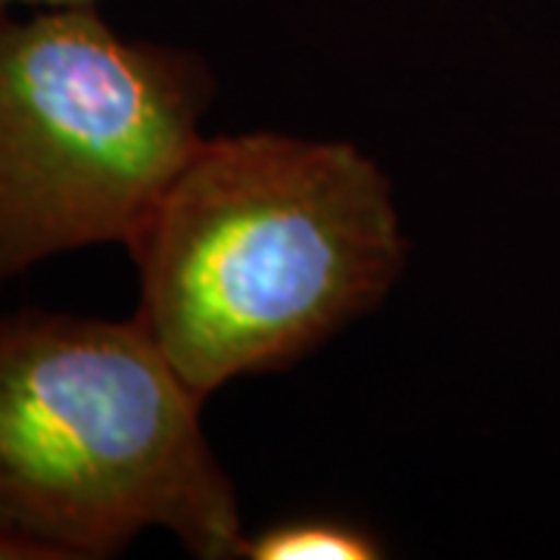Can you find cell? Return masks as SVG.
<instances>
[{
    "mask_svg": "<svg viewBox=\"0 0 560 560\" xmlns=\"http://www.w3.org/2000/svg\"><path fill=\"white\" fill-rule=\"evenodd\" d=\"M135 320L202 401L287 371L377 312L411 243L393 180L349 140H200L128 243Z\"/></svg>",
    "mask_w": 560,
    "mask_h": 560,
    "instance_id": "6da1fadb",
    "label": "cell"
},
{
    "mask_svg": "<svg viewBox=\"0 0 560 560\" xmlns=\"http://www.w3.org/2000/svg\"><path fill=\"white\" fill-rule=\"evenodd\" d=\"M202 405L135 318L3 315L0 539L25 560H103L165 529L194 558H243Z\"/></svg>",
    "mask_w": 560,
    "mask_h": 560,
    "instance_id": "7a4b0ae2",
    "label": "cell"
},
{
    "mask_svg": "<svg viewBox=\"0 0 560 560\" xmlns=\"http://www.w3.org/2000/svg\"><path fill=\"white\" fill-rule=\"evenodd\" d=\"M200 50L119 35L97 3L0 13V290L138 237L206 138Z\"/></svg>",
    "mask_w": 560,
    "mask_h": 560,
    "instance_id": "3957f363",
    "label": "cell"
},
{
    "mask_svg": "<svg viewBox=\"0 0 560 560\" xmlns=\"http://www.w3.org/2000/svg\"><path fill=\"white\" fill-rule=\"evenodd\" d=\"M383 541L346 517H293L271 523L246 536V560H374L383 558Z\"/></svg>",
    "mask_w": 560,
    "mask_h": 560,
    "instance_id": "277c9868",
    "label": "cell"
},
{
    "mask_svg": "<svg viewBox=\"0 0 560 560\" xmlns=\"http://www.w3.org/2000/svg\"><path fill=\"white\" fill-rule=\"evenodd\" d=\"M97 0H0V13H20V10H54V7H81Z\"/></svg>",
    "mask_w": 560,
    "mask_h": 560,
    "instance_id": "5b68a950",
    "label": "cell"
},
{
    "mask_svg": "<svg viewBox=\"0 0 560 560\" xmlns=\"http://www.w3.org/2000/svg\"><path fill=\"white\" fill-rule=\"evenodd\" d=\"M0 560H25V558H22L20 548H13L10 541L0 539Z\"/></svg>",
    "mask_w": 560,
    "mask_h": 560,
    "instance_id": "8992f818",
    "label": "cell"
}]
</instances>
